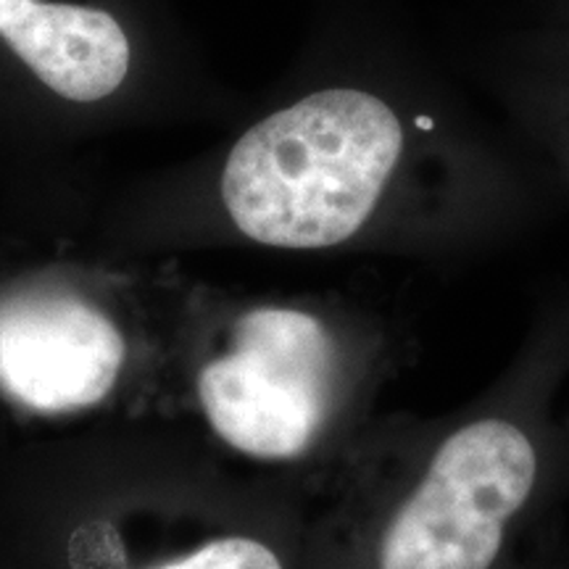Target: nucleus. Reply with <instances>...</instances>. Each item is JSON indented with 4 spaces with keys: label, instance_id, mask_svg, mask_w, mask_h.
<instances>
[{
    "label": "nucleus",
    "instance_id": "1",
    "mask_svg": "<svg viewBox=\"0 0 569 569\" xmlns=\"http://www.w3.org/2000/svg\"><path fill=\"white\" fill-rule=\"evenodd\" d=\"M407 127L359 88H330L251 127L232 148L222 198L246 238L274 248H330L369 224L396 182Z\"/></svg>",
    "mask_w": 569,
    "mask_h": 569
},
{
    "label": "nucleus",
    "instance_id": "2",
    "mask_svg": "<svg viewBox=\"0 0 569 569\" xmlns=\"http://www.w3.org/2000/svg\"><path fill=\"white\" fill-rule=\"evenodd\" d=\"M540 475L522 425L482 417L453 430L382 530L377 569H493Z\"/></svg>",
    "mask_w": 569,
    "mask_h": 569
},
{
    "label": "nucleus",
    "instance_id": "3",
    "mask_svg": "<svg viewBox=\"0 0 569 569\" xmlns=\"http://www.w3.org/2000/svg\"><path fill=\"white\" fill-rule=\"evenodd\" d=\"M338 351L327 327L298 309L248 311L230 348L198 375L219 438L256 459H293L315 443L336 393Z\"/></svg>",
    "mask_w": 569,
    "mask_h": 569
},
{
    "label": "nucleus",
    "instance_id": "4",
    "mask_svg": "<svg viewBox=\"0 0 569 569\" xmlns=\"http://www.w3.org/2000/svg\"><path fill=\"white\" fill-rule=\"evenodd\" d=\"M124 365V338L106 311L67 293L0 301V390L42 415L101 403Z\"/></svg>",
    "mask_w": 569,
    "mask_h": 569
},
{
    "label": "nucleus",
    "instance_id": "5",
    "mask_svg": "<svg viewBox=\"0 0 569 569\" xmlns=\"http://www.w3.org/2000/svg\"><path fill=\"white\" fill-rule=\"evenodd\" d=\"M0 40L67 101H101L130 71V42L119 21L88 6L0 0Z\"/></svg>",
    "mask_w": 569,
    "mask_h": 569
},
{
    "label": "nucleus",
    "instance_id": "6",
    "mask_svg": "<svg viewBox=\"0 0 569 569\" xmlns=\"http://www.w3.org/2000/svg\"><path fill=\"white\" fill-rule=\"evenodd\" d=\"M519 109L549 134L569 169V24L553 19L519 38Z\"/></svg>",
    "mask_w": 569,
    "mask_h": 569
},
{
    "label": "nucleus",
    "instance_id": "7",
    "mask_svg": "<svg viewBox=\"0 0 569 569\" xmlns=\"http://www.w3.org/2000/svg\"><path fill=\"white\" fill-rule=\"evenodd\" d=\"M153 569H282L272 549L253 538H217L188 557Z\"/></svg>",
    "mask_w": 569,
    "mask_h": 569
},
{
    "label": "nucleus",
    "instance_id": "8",
    "mask_svg": "<svg viewBox=\"0 0 569 569\" xmlns=\"http://www.w3.org/2000/svg\"><path fill=\"white\" fill-rule=\"evenodd\" d=\"M557 19L569 24V0H561V3L557 6Z\"/></svg>",
    "mask_w": 569,
    "mask_h": 569
}]
</instances>
